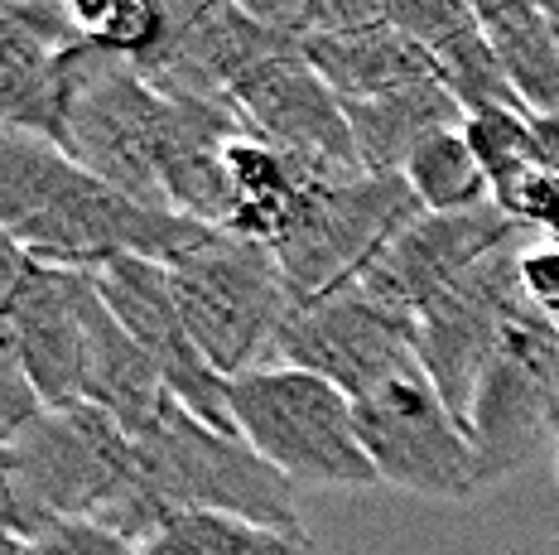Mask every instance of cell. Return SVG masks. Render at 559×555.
<instances>
[{
    "label": "cell",
    "mask_w": 559,
    "mask_h": 555,
    "mask_svg": "<svg viewBox=\"0 0 559 555\" xmlns=\"http://www.w3.org/2000/svg\"><path fill=\"white\" fill-rule=\"evenodd\" d=\"M0 223L34 261L73 271H97L121 257L174 265L217 233L183 213L131 199L83 169L63 145L10 126L0 135Z\"/></svg>",
    "instance_id": "1"
},
{
    "label": "cell",
    "mask_w": 559,
    "mask_h": 555,
    "mask_svg": "<svg viewBox=\"0 0 559 555\" xmlns=\"http://www.w3.org/2000/svg\"><path fill=\"white\" fill-rule=\"evenodd\" d=\"M131 479L92 527H107L135 551L183 512H223L265 531H305L295 483L265 464L241 435L203 425L174 397L145 430L131 435Z\"/></svg>",
    "instance_id": "2"
},
{
    "label": "cell",
    "mask_w": 559,
    "mask_h": 555,
    "mask_svg": "<svg viewBox=\"0 0 559 555\" xmlns=\"http://www.w3.org/2000/svg\"><path fill=\"white\" fill-rule=\"evenodd\" d=\"M135 445L102 406H44L5 439V536L39 541L58 522H97L126 488Z\"/></svg>",
    "instance_id": "3"
},
{
    "label": "cell",
    "mask_w": 559,
    "mask_h": 555,
    "mask_svg": "<svg viewBox=\"0 0 559 555\" xmlns=\"http://www.w3.org/2000/svg\"><path fill=\"white\" fill-rule=\"evenodd\" d=\"M227 406L241 439L295 488H377L353 397L305 367L265 363L227 381Z\"/></svg>",
    "instance_id": "4"
},
{
    "label": "cell",
    "mask_w": 559,
    "mask_h": 555,
    "mask_svg": "<svg viewBox=\"0 0 559 555\" xmlns=\"http://www.w3.org/2000/svg\"><path fill=\"white\" fill-rule=\"evenodd\" d=\"M179 121L183 102L159 92L135 63L111 59L92 44L78 54L63 150L83 169L140 203L165 208V165L179 141Z\"/></svg>",
    "instance_id": "5"
},
{
    "label": "cell",
    "mask_w": 559,
    "mask_h": 555,
    "mask_svg": "<svg viewBox=\"0 0 559 555\" xmlns=\"http://www.w3.org/2000/svg\"><path fill=\"white\" fill-rule=\"evenodd\" d=\"M169 281L193 343L227 381L271 363L280 329L295 309V291L271 247L213 233L169 265Z\"/></svg>",
    "instance_id": "6"
},
{
    "label": "cell",
    "mask_w": 559,
    "mask_h": 555,
    "mask_svg": "<svg viewBox=\"0 0 559 555\" xmlns=\"http://www.w3.org/2000/svg\"><path fill=\"white\" fill-rule=\"evenodd\" d=\"M353 411L362 449L386 488L435 497V503H468L473 493H483L468 425L449 411L425 367L357 397Z\"/></svg>",
    "instance_id": "7"
},
{
    "label": "cell",
    "mask_w": 559,
    "mask_h": 555,
    "mask_svg": "<svg viewBox=\"0 0 559 555\" xmlns=\"http://www.w3.org/2000/svg\"><path fill=\"white\" fill-rule=\"evenodd\" d=\"M271 363L305 367V373L333 381L347 397L386 387L419 367V323L405 309L367 295L362 285H337L329 295L295 299L285 329L275 339Z\"/></svg>",
    "instance_id": "8"
},
{
    "label": "cell",
    "mask_w": 559,
    "mask_h": 555,
    "mask_svg": "<svg viewBox=\"0 0 559 555\" xmlns=\"http://www.w3.org/2000/svg\"><path fill=\"white\" fill-rule=\"evenodd\" d=\"M425 208L405 175H362L347 184H309L275 261L295 299L329 295L347 285L386 241Z\"/></svg>",
    "instance_id": "9"
},
{
    "label": "cell",
    "mask_w": 559,
    "mask_h": 555,
    "mask_svg": "<svg viewBox=\"0 0 559 555\" xmlns=\"http://www.w3.org/2000/svg\"><path fill=\"white\" fill-rule=\"evenodd\" d=\"M526 241L531 237L477 261L463 281H453L444 295H435L415 315L419 367L463 425H468L473 397L483 387L487 367L497 363L511 323L526 309V295H521V247Z\"/></svg>",
    "instance_id": "10"
},
{
    "label": "cell",
    "mask_w": 559,
    "mask_h": 555,
    "mask_svg": "<svg viewBox=\"0 0 559 555\" xmlns=\"http://www.w3.org/2000/svg\"><path fill=\"white\" fill-rule=\"evenodd\" d=\"M92 281H97L107 309L121 319V329L140 343V353L155 363L169 397L189 415H198L203 425H213V430L241 435L237 421H231V406H227V377L217 373L203 357V349L193 343L189 319H183L179 295H174L169 265L121 257V261L97 265Z\"/></svg>",
    "instance_id": "11"
},
{
    "label": "cell",
    "mask_w": 559,
    "mask_h": 555,
    "mask_svg": "<svg viewBox=\"0 0 559 555\" xmlns=\"http://www.w3.org/2000/svg\"><path fill=\"white\" fill-rule=\"evenodd\" d=\"M227 107L237 111L255 141L285 155L309 184H347L367 175L357 160L353 126H347V107L309 68L305 44L271 68H261Z\"/></svg>",
    "instance_id": "12"
},
{
    "label": "cell",
    "mask_w": 559,
    "mask_h": 555,
    "mask_svg": "<svg viewBox=\"0 0 559 555\" xmlns=\"http://www.w3.org/2000/svg\"><path fill=\"white\" fill-rule=\"evenodd\" d=\"M555 323H545L526 305L511 323L502 353L487 367L483 387L468 411V435L483 469V488L531 469L545 445H555L550 430V343Z\"/></svg>",
    "instance_id": "13"
},
{
    "label": "cell",
    "mask_w": 559,
    "mask_h": 555,
    "mask_svg": "<svg viewBox=\"0 0 559 555\" xmlns=\"http://www.w3.org/2000/svg\"><path fill=\"white\" fill-rule=\"evenodd\" d=\"M521 237H535V233L511 223L502 208H492V203L473 208V213H415L353 275V285L386 299L391 309L419 315L435 295H444L453 281H463L477 261H487L492 251H502Z\"/></svg>",
    "instance_id": "14"
},
{
    "label": "cell",
    "mask_w": 559,
    "mask_h": 555,
    "mask_svg": "<svg viewBox=\"0 0 559 555\" xmlns=\"http://www.w3.org/2000/svg\"><path fill=\"white\" fill-rule=\"evenodd\" d=\"M87 44L68 25L58 0H5L0 20V117L10 131H29L63 145L73 68Z\"/></svg>",
    "instance_id": "15"
},
{
    "label": "cell",
    "mask_w": 559,
    "mask_h": 555,
    "mask_svg": "<svg viewBox=\"0 0 559 555\" xmlns=\"http://www.w3.org/2000/svg\"><path fill=\"white\" fill-rule=\"evenodd\" d=\"M305 59L337 92V102H371L439 83L435 54L425 44H415L411 34H401L391 20L371 29L313 34V39H305Z\"/></svg>",
    "instance_id": "16"
},
{
    "label": "cell",
    "mask_w": 559,
    "mask_h": 555,
    "mask_svg": "<svg viewBox=\"0 0 559 555\" xmlns=\"http://www.w3.org/2000/svg\"><path fill=\"white\" fill-rule=\"evenodd\" d=\"M343 107L367 175H401L435 131L463 126V107L444 92V83H425L371 102H343Z\"/></svg>",
    "instance_id": "17"
},
{
    "label": "cell",
    "mask_w": 559,
    "mask_h": 555,
    "mask_svg": "<svg viewBox=\"0 0 559 555\" xmlns=\"http://www.w3.org/2000/svg\"><path fill=\"white\" fill-rule=\"evenodd\" d=\"M497 59H502L511 87L531 117H559V44L545 10H521V15L487 20Z\"/></svg>",
    "instance_id": "18"
},
{
    "label": "cell",
    "mask_w": 559,
    "mask_h": 555,
    "mask_svg": "<svg viewBox=\"0 0 559 555\" xmlns=\"http://www.w3.org/2000/svg\"><path fill=\"white\" fill-rule=\"evenodd\" d=\"M401 175L425 213H473V208L492 203V179L477 165L473 145L463 141V126L435 131L411 155V165Z\"/></svg>",
    "instance_id": "19"
},
{
    "label": "cell",
    "mask_w": 559,
    "mask_h": 555,
    "mask_svg": "<svg viewBox=\"0 0 559 555\" xmlns=\"http://www.w3.org/2000/svg\"><path fill=\"white\" fill-rule=\"evenodd\" d=\"M435 73L449 97L463 107V117H473V111H526L483 25L459 34L444 49H435Z\"/></svg>",
    "instance_id": "20"
},
{
    "label": "cell",
    "mask_w": 559,
    "mask_h": 555,
    "mask_svg": "<svg viewBox=\"0 0 559 555\" xmlns=\"http://www.w3.org/2000/svg\"><path fill=\"white\" fill-rule=\"evenodd\" d=\"M247 536H251V522H241V517L183 512L155 541H145L140 555H237Z\"/></svg>",
    "instance_id": "21"
},
{
    "label": "cell",
    "mask_w": 559,
    "mask_h": 555,
    "mask_svg": "<svg viewBox=\"0 0 559 555\" xmlns=\"http://www.w3.org/2000/svg\"><path fill=\"white\" fill-rule=\"evenodd\" d=\"M463 141L473 145L487 179H497L531 160V117L526 111H473L463 117Z\"/></svg>",
    "instance_id": "22"
},
{
    "label": "cell",
    "mask_w": 559,
    "mask_h": 555,
    "mask_svg": "<svg viewBox=\"0 0 559 555\" xmlns=\"http://www.w3.org/2000/svg\"><path fill=\"white\" fill-rule=\"evenodd\" d=\"M492 208H502L511 223H521L526 233L540 237L550 227V217L559 213V179L526 160V165L492 179Z\"/></svg>",
    "instance_id": "23"
},
{
    "label": "cell",
    "mask_w": 559,
    "mask_h": 555,
    "mask_svg": "<svg viewBox=\"0 0 559 555\" xmlns=\"http://www.w3.org/2000/svg\"><path fill=\"white\" fill-rule=\"evenodd\" d=\"M391 25L435 54L459 34L477 29L483 20H477L473 0H391Z\"/></svg>",
    "instance_id": "24"
},
{
    "label": "cell",
    "mask_w": 559,
    "mask_h": 555,
    "mask_svg": "<svg viewBox=\"0 0 559 555\" xmlns=\"http://www.w3.org/2000/svg\"><path fill=\"white\" fill-rule=\"evenodd\" d=\"M521 295L545 323L559 329V247L545 237H531L521 247Z\"/></svg>",
    "instance_id": "25"
},
{
    "label": "cell",
    "mask_w": 559,
    "mask_h": 555,
    "mask_svg": "<svg viewBox=\"0 0 559 555\" xmlns=\"http://www.w3.org/2000/svg\"><path fill=\"white\" fill-rule=\"evenodd\" d=\"M29 555H140L131 541L111 536L107 527L92 522H58L53 531H44L39 541H25Z\"/></svg>",
    "instance_id": "26"
},
{
    "label": "cell",
    "mask_w": 559,
    "mask_h": 555,
    "mask_svg": "<svg viewBox=\"0 0 559 555\" xmlns=\"http://www.w3.org/2000/svg\"><path fill=\"white\" fill-rule=\"evenodd\" d=\"M391 20V0H309V34H347Z\"/></svg>",
    "instance_id": "27"
},
{
    "label": "cell",
    "mask_w": 559,
    "mask_h": 555,
    "mask_svg": "<svg viewBox=\"0 0 559 555\" xmlns=\"http://www.w3.org/2000/svg\"><path fill=\"white\" fill-rule=\"evenodd\" d=\"M231 5H241L251 20H261V25L289 34L299 44L309 34V0H231Z\"/></svg>",
    "instance_id": "28"
},
{
    "label": "cell",
    "mask_w": 559,
    "mask_h": 555,
    "mask_svg": "<svg viewBox=\"0 0 559 555\" xmlns=\"http://www.w3.org/2000/svg\"><path fill=\"white\" fill-rule=\"evenodd\" d=\"M237 555H319L313 541L305 531H265V527H251V536L241 541Z\"/></svg>",
    "instance_id": "29"
},
{
    "label": "cell",
    "mask_w": 559,
    "mask_h": 555,
    "mask_svg": "<svg viewBox=\"0 0 559 555\" xmlns=\"http://www.w3.org/2000/svg\"><path fill=\"white\" fill-rule=\"evenodd\" d=\"M531 165L559 179V117H531Z\"/></svg>",
    "instance_id": "30"
},
{
    "label": "cell",
    "mask_w": 559,
    "mask_h": 555,
    "mask_svg": "<svg viewBox=\"0 0 559 555\" xmlns=\"http://www.w3.org/2000/svg\"><path fill=\"white\" fill-rule=\"evenodd\" d=\"M550 0H473V10H477V20H502V15H521V10H545Z\"/></svg>",
    "instance_id": "31"
},
{
    "label": "cell",
    "mask_w": 559,
    "mask_h": 555,
    "mask_svg": "<svg viewBox=\"0 0 559 555\" xmlns=\"http://www.w3.org/2000/svg\"><path fill=\"white\" fill-rule=\"evenodd\" d=\"M550 430H555V445H559V333L550 343Z\"/></svg>",
    "instance_id": "32"
},
{
    "label": "cell",
    "mask_w": 559,
    "mask_h": 555,
    "mask_svg": "<svg viewBox=\"0 0 559 555\" xmlns=\"http://www.w3.org/2000/svg\"><path fill=\"white\" fill-rule=\"evenodd\" d=\"M545 241H550V247H559V213L550 217V227H545V233H540Z\"/></svg>",
    "instance_id": "33"
},
{
    "label": "cell",
    "mask_w": 559,
    "mask_h": 555,
    "mask_svg": "<svg viewBox=\"0 0 559 555\" xmlns=\"http://www.w3.org/2000/svg\"><path fill=\"white\" fill-rule=\"evenodd\" d=\"M545 15H550V29H555V44H559V0H550V5H545Z\"/></svg>",
    "instance_id": "34"
},
{
    "label": "cell",
    "mask_w": 559,
    "mask_h": 555,
    "mask_svg": "<svg viewBox=\"0 0 559 555\" xmlns=\"http://www.w3.org/2000/svg\"><path fill=\"white\" fill-rule=\"evenodd\" d=\"M555 473H559V459H555Z\"/></svg>",
    "instance_id": "35"
}]
</instances>
